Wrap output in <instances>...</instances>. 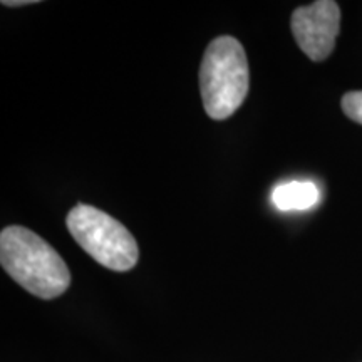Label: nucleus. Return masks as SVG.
Returning <instances> with one entry per match:
<instances>
[{
    "mask_svg": "<svg viewBox=\"0 0 362 362\" xmlns=\"http://www.w3.org/2000/svg\"><path fill=\"white\" fill-rule=\"evenodd\" d=\"M0 264L21 287L51 300L71 285V272L54 248L33 230L11 225L0 233Z\"/></svg>",
    "mask_w": 362,
    "mask_h": 362,
    "instance_id": "obj_1",
    "label": "nucleus"
},
{
    "mask_svg": "<svg viewBox=\"0 0 362 362\" xmlns=\"http://www.w3.org/2000/svg\"><path fill=\"white\" fill-rule=\"evenodd\" d=\"M250 86V71L243 45L232 35L208 44L200 66L203 107L211 119L221 121L242 106Z\"/></svg>",
    "mask_w": 362,
    "mask_h": 362,
    "instance_id": "obj_2",
    "label": "nucleus"
},
{
    "mask_svg": "<svg viewBox=\"0 0 362 362\" xmlns=\"http://www.w3.org/2000/svg\"><path fill=\"white\" fill-rule=\"evenodd\" d=\"M66 225L79 247L106 269L128 272L138 262L134 237L106 211L79 203L69 211Z\"/></svg>",
    "mask_w": 362,
    "mask_h": 362,
    "instance_id": "obj_3",
    "label": "nucleus"
},
{
    "mask_svg": "<svg viewBox=\"0 0 362 362\" xmlns=\"http://www.w3.org/2000/svg\"><path fill=\"white\" fill-rule=\"evenodd\" d=\"M291 27L298 47L310 61H325L336 47L341 30V7L334 0H317L298 7L292 13Z\"/></svg>",
    "mask_w": 362,
    "mask_h": 362,
    "instance_id": "obj_4",
    "label": "nucleus"
},
{
    "mask_svg": "<svg viewBox=\"0 0 362 362\" xmlns=\"http://www.w3.org/2000/svg\"><path fill=\"white\" fill-rule=\"evenodd\" d=\"M272 202L282 211L310 210L320 202V189L314 181H285L272 192Z\"/></svg>",
    "mask_w": 362,
    "mask_h": 362,
    "instance_id": "obj_5",
    "label": "nucleus"
},
{
    "mask_svg": "<svg viewBox=\"0 0 362 362\" xmlns=\"http://www.w3.org/2000/svg\"><path fill=\"white\" fill-rule=\"evenodd\" d=\"M341 106L344 115L349 119L362 124V90H351V93L344 94Z\"/></svg>",
    "mask_w": 362,
    "mask_h": 362,
    "instance_id": "obj_6",
    "label": "nucleus"
},
{
    "mask_svg": "<svg viewBox=\"0 0 362 362\" xmlns=\"http://www.w3.org/2000/svg\"><path fill=\"white\" fill-rule=\"evenodd\" d=\"M30 4H37V0H4L2 6H6V7H22V6H30Z\"/></svg>",
    "mask_w": 362,
    "mask_h": 362,
    "instance_id": "obj_7",
    "label": "nucleus"
}]
</instances>
